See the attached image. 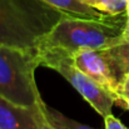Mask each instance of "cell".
<instances>
[{
    "label": "cell",
    "instance_id": "cell-14",
    "mask_svg": "<svg viewBox=\"0 0 129 129\" xmlns=\"http://www.w3.org/2000/svg\"><path fill=\"white\" fill-rule=\"evenodd\" d=\"M127 16L129 18V0H127Z\"/></svg>",
    "mask_w": 129,
    "mask_h": 129
},
{
    "label": "cell",
    "instance_id": "cell-13",
    "mask_svg": "<svg viewBox=\"0 0 129 129\" xmlns=\"http://www.w3.org/2000/svg\"><path fill=\"white\" fill-rule=\"evenodd\" d=\"M39 129H54V128H51V127H50V125L45 122V119H43V122H42V124H40Z\"/></svg>",
    "mask_w": 129,
    "mask_h": 129
},
{
    "label": "cell",
    "instance_id": "cell-7",
    "mask_svg": "<svg viewBox=\"0 0 129 129\" xmlns=\"http://www.w3.org/2000/svg\"><path fill=\"white\" fill-rule=\"evenodd\" d=\"M43 1L49 4L50 6H53L54 9L64 13L68 16L95 19V20L107 19L109 16L89 6L84 0H43Z\"/></svg>",
    "mask_w": 129,
    "mask_h": 129
},
{
    "label": "cell",
    "instance_id": "cell-12",
    "mask_svg": "<svg viewBox=\"0 0 129 129\" xmlns=\"http://www.w3.org/2000/svg\"><path fill=\"white\" fill-rule=\"evenodd\" d=\"M104 124H105V129H128L113 114H109L104 118Z\"/></svg>",
    "mask_w": 129,
    "mask_h": 129
},
{
    "label": "cell",
    "instance_id": "cell-2",
    "mask_svg": "<svg viewBox=\"0 0 129 129\" xmlns=\"http://www.w3.org/2000/svg\"><path fill=\"white\" fill-rule=\"evenodd\" d=\"M127 20V13L102 20L65 15L55 24L39 46L60 48L70 54L80 49H107L120 40Z\"/></svg>",
    "mask_w": 129,
    "mask_h": 129
},
{
    "label": "cell",
    "instance_id": "cell-1",
    "mask_svg": "<svg viewBox=\"0 0 129 129\" xmlns=\"http://www.w3.org/2000/svg\"><path fill=\"white\" fill-rule=\"evenodd\" d=\"M63 16L43 0H0V45L38 50Z\"/></svg>",
    "mask_w": 129,
    "mask_h": 129
},
{
    "label": "cell",
    "instance_id": "cell-3",
    "mask_svg": "<svg viewBox=\"0 0 129 129\" xmlns=\"http://www.w3.org/2000/svg\"><path fill=\"white\" fill-rule=\"evenodd\" d=\"M38 67V50L0 45V96L20 107L38 108L43 102L35 83Z\"/></svg>",
    "mask_w": 129,
    "mask_h": 129
},
{
    "label": "cell",
    "instance_id": "cell-8",
    "mask_svg": "<svg viewBox=\"0 0 129 129\" xmlns=\"http://www.w3.org/2000/svg\"><path fill=\"white\" fill-rule=\"evenodd\" d=\"M105 55L112 61L113 67L115 68L117 73L120 78H123L125 74L129 73V18L127 20L124 31L122 34V38L118 43L110 48L102 49Z\"/></svg>",
    "mask_w": 129,
    "mask_h": 129
},
{
    "label": "cell",
    "instance_id": "cell-4",
    "mask_svg": "<svg viewBox=\"0 0 129 129\" xmlns=\"http://www.w3.org/2000/svg\"><path fill=\"white\" fill-rule=\"evenodd\" d=\"M38 53L40 65L55 70L64 79H67L98 114H100L103 118L112 114V108L114 105L113 98L74 64L73 54L60 48L50 46H39Z\"/></svg>",
    "mask_w": 129,
    "mask_h": 129
},
{
    "label": "cell",
    "instance_id": "cell-5",
    "mask_svg": "<svg viewBox=\"0 0 129 129\" xmlns=\"http://www.w3.org/2000/svg\"><path fill=\"white\" fill-rule=\"evenodd\" d=\"M73 60L80 70H83L86 75H89L95 83L110 94L115 105L122 108L119 95L122 78L103 50L80 49L73 53Z\"/></svg>",
    "mask_w": 129,
    "mask_h": 129
},
{
    "label": "cell",
    "instance_id": "cell-6",
    "mask_svg": "<svg viewBox=\"0 0 129 129\" xmlns=\"http://www.w3.org/2000/svg\"><path fill=\"white\" fill-rule=\"evenodd\" d=\"M44 117L38 108H25L0 96V129H39Z\"/></svg>",
    "mask_w": 129,
    "mask_h": 129
},
{
    "label": "cell",
    "instance_id": "cell-9",
    "mask_svg": "<svg viewBox=\"0 0 129 129\" xmlns=\"http://www.w3.org/2000/svg\"><path fill=\"white\" fill-rule=\"evenodd\" d=\"M40 110H42V114H43L45 122L54 129H94L85 124H82L74 119L65 117L60 112L46 105V103L44 100L40 103Z\"/></svg>",
    "mask_w": 129,
    "mask_h": 129
},
{
    "label": "cell",
    "instance_id": "cell-11",
    "mask_svg": "<svg viewBox=\"0 0 129 129\" xmlns=\"http://www.w3.org/2000/svg\"><path fill=\"white\" fill-rule=\"evenodd\" d=\"M119 95L122 100V109L129 110V73L125 74L120 80Z\"/></svg>",
    "mask_w": 129,
    "mask_h": 129
},
{
    "label": "cell",
    "instance_id": "cell-10",
    "mask_svg": "<svg viewBox=\"0 0 129 129\" xmlns=\"http://www.w3.org/2000/svg\"><path fill=\"white\" fill-rule=\"evenodd\" d=\"M86 4L104 15L117 16L127 13V0H84Z\"/></svg>",
    "mask_w": 129,
    "mask_h": 129
}]
</instances>
